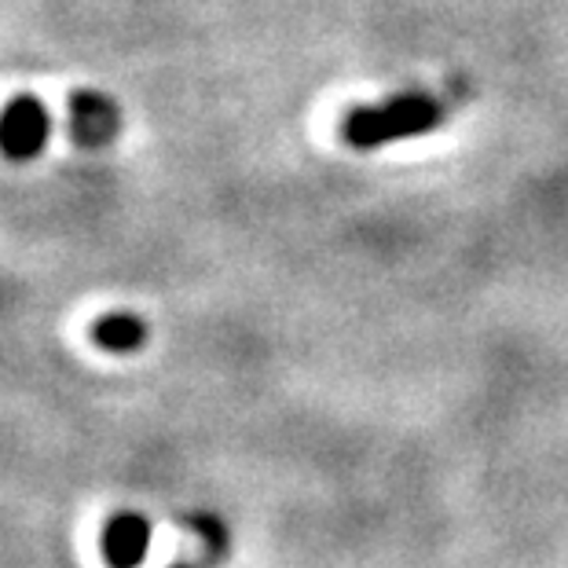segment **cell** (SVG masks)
Listing matches in <instances>:
<instances>
[{
	"instance_id": "1",
	"label": "cell",
	"mask_w": 568,
	"mask_h": 568,
	"mask_svg": "<svg viewBox=\"0 0 568 568\" xmlns=\"http://www.w3.org/2000/svg\"><path fill=\"white\" fill-rule=\"evenodd\" d=\"M447 114H452V103L440 100V95L404 92L385 103L353 106V111L342 118V125H337V136L353 151H374V148H385V143L410 140V136H422V132L440 129L447 122Z\"/></svg>"
},
{
	"instance_id": "2",
	"label": "cell",
	"mask_w": 568,
	"mask_h": 568,
	"mask_svg": "<svg viewBox=\"0 0 568 568\" xmlns=\"http://www.w3.org/2000/svg\"><path fill=\"white\" fill-rule=\"evenodd\" d=\"M52 140V118L38 95H19L0 111V151L16 162H30Z\"/></svg>"
},
{
	"instance_id": "3",
	"label": "cell",
	"mask_w": 568,
	"mask_h": 568,
	"mask_svg": "<svg viewBox=\"0 0 568 568\" xmlns=\"http://www.w3.org/2000/svg\"><path fill=\"white\" fill-rule=\"evenodd\" d=\"M118 129H122V111L111 95L103 92H78L70 100V136L81 148H106Z\"/></svg>"
},
{
	"instance_id": "4",
	"label": "cell",
	"mask_w": 568,
	"mask_h": 568,
	"mask_svg": "<svg viewBox=\"0 0 568 568\" xmlns=\"http://www.w3.org/2000/svg\"><path fill=\"white\" fill-rule=\"evenodd\" d=\"M151 547V521L143 514H114L100 531L103 561L111 568H136L148 558Z\"/></svg>"
},
{
	"instance_id": "5",
	"label": "cell",
	"mask_w": 568,
	"mask_h": 568,
	"mask_svg": "<svg viewBox=\"0 0 568 568\" xmlns=\"http://www.w3.org/2000/svg\"><path fill=\"white\" fill-rule=\"evenodd\" d=\"M92 337L103 353L129 356L148 345V323H143V316H136V312H106V316L92 326Z\"/></svg>"
},
{
	"instance_id": "6",
	"label": "cell",
	"mask_w": 568,
	"mask_h": 568,
	"mask_svg": "<svg viewBox=\"0 0 568 568\" xmlns=\"http://www.w3.org/2000/svg\"><path fill=\"white\" fill-rule=\"evenodd\" d=\"M173 568H205V565H199V561H180V565H173Z\"/></svg>"
}]
</instances>
